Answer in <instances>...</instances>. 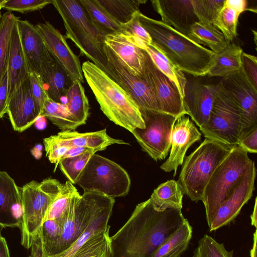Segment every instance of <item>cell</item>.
Masks as SVG:
<instances>
[{
  "instance_id": "6da1fadb",
  "label": "cell",
  "mask_w": 257,
  "mask_h": 257,
  "mask_svg": "<svg viewBox=\"0 0 257 257\" xmlns=\"http://www.w3.org/2000/svg\"><path fill=\"white\" fill-rule=\"evenodd\" d=\"M182 209H159L151 199L138 204L126 223L110 237V257H150L185 219Z\"/></svg>"
},
{
  "instance_id": "7a4b0ae2",
  "label": "cell",
  "mask_w": 257,
  "mask_h": 257,
  "mask_svg": "<svg viewBox=\"0 0 257 257\" xmlns=\"http://www.w3.org/2000/svg\"><path fill=\"white\" fill-rule=\"evenodd\" d=\"M139 21L150 34L153 46L183 72L205 76L214 53L161 21L140 12Z\"/></svg>"
},
{
  "instance_id": "3957f363",
  "label": "cell",
  "mask_w": 257,
  "mask_h": 257,
  "mask_svg": "<svg viewBox=\"0 0 257 257\" xmlns=\"http://www.w3.org/2000/svg\"><path fill=\"white\" fill-rule=\"evenodd\" d=\"M82 69L100 109L110 120L131 133L145 128L139 106L123 88L91 61L83 62Z\"/></svg>"
},
{
  "instance_id": "277c9868",
  "label": "cell",
  "mask_w": 257,
  "mask_h": 257,
  "mask_svg": "<svg viewBox=\"0 0 257 257\" xmlns=\"http://www.w3.org/2000/svg\"><path fill=\"white\" fill-rule=\"evenodd\" d=\"M70 39L84 55L106 73L107 61L103 50L105 36L90 19L80 0H51Z\"/></svg>"
},
{
  "instance_id": "5b68a950",
  "label": "cell",
  "mask_w": 257,
  "mask_h": 257,
  "mask_svg": "<svg viewBox=\"0 0 257 257\" xmlns=\"http://www.w3.org/2000/svg\"><path fill=\"white\" fill-rule=\"evenodd\" d=\"M234 146L205 138L192 153L185 157L177 181L184 194L193 201H201L211 175Z\"/></svg>"
},
{
  "instance_id": "8992f818",
  "label": "cell",
  "mask_w": 257,
  "mask_h": 257,
  "mask_svg": "<svg viewBox=\"0 0 257 257\" xmlns=\"http://www.w3.org/2000/svg\"><path fill=\"white\" fill-rule=\"evenodd\" d=\"M254 127L250 124L234 98L220 83V88L208 119L199 127L205 138L235 146Z\"/></svg>"
},
{
  "instance_id": "52a82bcc",
  "label": "cell",
  "mask_w": 257,
  "mask_h": 257,
  "mask_svg": "<svg viewBox=\"0 0 257 257\" xmlns=\"http://www.w3.org/2000/svg\"><path fill=\"white\" fill-rule=\"evenodd\" d=\"M253 163L248 153L236 145L215 169L205 187L201 199L209 227L219 206Z\"/></svg>"
},
{
  "instance_id": "ba28073f",
  "label": "cell",
  "mask_w": 257,
  "mask_h": 257,
  "mask_svg": "<svg viewBox=\"0 0 257 257\" xmlns=\"http://www.w3.org/2000/svg\"><path fill=\"white\" fill-rule=\"evenodd\" d=\"M114 198L95 192L77 191L71 199L62 224V232L50 256L56 255L69 248L86 231L95 218Z\"/></svg>"
},
{
  "instance_id": "9c48e42d",
  "label": "cell",
  "mask_w": 257,
  "mask_h": 257,
  "mask_svg": "<svg viewBox=\"0 0 257 257\" xmlns=\"http://www.w3.org/2000/svg\"><path fill=\"white\" fill-rule=\"evenodd\" d=\"M63 184L56 179L50 178L40 183L32 181L21 188V244L26 248L31 247L34 236L40 230L48 210L60 192Z\"/></svg>"
},
{
  "instance_id": "30bf717a",
  "label": "cell",
  "mask_w": 257,
  "mask_h": 257,
  "mask_svg": "<svg viewBox=\"0 0 257 257\" xmlns=\"http://www.w3.org/2000/svg\"><path fill=\"white\" fill-rule=\"evenodd\" d=\"M131 184L125 170L96 154L90 157L76 182L84 192H98L113 198L127 195Z\"/></svg>"
},
{
  "instance_id": "8fae6325",
  "label": "cell",
  "mask_w": 257,
  "mask_h": 257,
  "mask_svg": "<svg viewBox=\"0 0 257 257\" xmlns=\"http://www.w3.org/2000/svg\"><path fill=\"white\" fill-rule=\"evenodd\" d=\"M140 111L145 127L135 128L131 133L142 150L153 160L166 159L170 150L172 130L177 117L160 111Z\"/></svg>"
},
{
  "instance_id": "7c38bea8",
  "label": "cell",
  "mask_w": 257,
  "mask_h": 257,
  "mask_svg": "<svg viewBox=\"0 0 257 257\" xmlns=\"http://www.w3.org/2000/svg\"><path fill=\"white\" fill-rule=\"evenodd\" d=\"M103 50L107 61L106 74L131 95L140 110L160 111L153 92L143 76L132 74L105 43Z\"/></svg>"
},
{
  "instance_id": "4fadbf2b",
  "label": "cell",
  "mask_w": 257,
  "mask_h": 257,
  "mask_svg": "<svg viewBox=\"0 0 257 257\" xmlns=\"http://www.w3.org/2000/svg\"><path fill=\"white\" fill-rule=\"evenodd\" d=\"M144 51L143 76L150 86L160 111L177 117L187 114L182 95L175 83L155 65Z\"/></svg>"
},
{
  "instance_id": "5bb4252c",
  "label": "cell",
  "mask_w": 257,
  "mask_h": 257,
  "mask_svg": "<svg viewBox=\"0 0 257 257\" xmlns=\"http://www.w3.org/2000/svg\"><path fill=\"white\" fill-rule=\"evenodd\" d=\"M255 177L256 169L253 162L217 209L209 227V231L229 224L238 216L252 195Z\"/></svg>"
},
{
  "instance_id": "9a60e30c",
  "label": "cell",
  "mask_w": 257,
  "mask_h": 257,
  "mask_svg": "<svg viewBox=\"0 0 257 257\" xmlns=\"http://www.w3.org/2000/svg\"><path fill=\"white\" fill-rule=\"evenodd\" d=\"M49 53L67 73L72 81L84 82L82 66L65 37L49 22L35 25Z\"/></svg>"
},
{
  "instance_id": "2e32d148",
  "label": "cell",
  "mask_w": 257,
  "mask_h": 257,
  "mask_svg": "<svg viewBox=\"0 0 257 257\" xmlns=\"http://www.w3.org/2000/svg\"><path fill=\"white\" fill-rule=\"evenodd\" d=\"M220 83L205 84L187 79L183 103L187 115L200 127L207 121Z\"/></svg>"
},
{
  "instance_id": "e0dca14e",
  "label": "cell",
  "mask_w": 257,
  "mask_h": 257,
  "mask_svg": "<svg viewBox=\"0 0 257 257\" xmlns=\"http://www.w3.org/2000/svg\"><path fill=\"white\" fill-rule=\"evenodd\" d=\"M201 138V133L187 114L178 117L172 130L169 158L160 168L165 172L173 171L175 176L178 167L183 165L188 149Z\"/></svg>"
},
{
  "instance_id": "ac0fdd59",
  "label": "cell",
  "mask_w": 257,
  "mask_h": 257,
  "mask_svg": "<svg viewBox=\"0 0 257 257\" xmlns=\"http://www.w3.org/2000/svg\"><path fill=\"white\" fill-rule=\"evenodd\" d=\"M21 45L30 71L41 75L55 59L47 49L35 25L17 18Z\"/></svg>"
},
{
  "instance_id": "d6986e66",
  "label": "cell",
  "mask_w": 257,
  "mask_h": 257,
  "mask_svg": "<svg viewBox=\"0 0 257 257\" xmlns=\"http://www.w3.org/2000/svg\"><path fill=\"white\" fill-rule=\"evenodd\" d=\"M7 113L14 130L22 132L40 116L31 93L29 77L14 92L9 100Z\"/></svg>"
},
{
  "instance_id": "ffe728a7",
  "label": "cell",
  "mask_w": 257,
  "mask_h": 257,
  "mask_svg": "<svg viewBox=\"0 0 257 257\" xmlns=\"http://www.w3.org/2000/svg\"><path fill=\"white\" fill-rule=\"evenodd\" d=\"M106 128L94 132L80 133L76 131L60 132L43 139L45 149L57 146L84 147L105 150L107 147L113 144L130 145L123 140L109 136Z\"/></svg>"
},
{
  "instance_id": "44dd1931",
  "label": "cell",
  "mask_w": 257,
  "mask_h": 257,
  "mask_svg": "<svg viewBox=\"0 0 257 257\" xmlns=\"http://www.w3.org/2000/svg\"><path fill=\"white\" fill-rule=\"evenodd\" d=\"M219 82L234 98L250 124L257 126V90L241 69L222 78Z\"/></svg>"
},
{
  "instance_id": "7402d4cb",
  "label": "cell",
  "mask_w": 257,
  "mask_h": 257,
  "mask_svg": "<svg viewBox=\"0 0 257 257\" xmlns=\"http://www.w3.org/2000/svg\"><path fill=\"white\" fill-rule=\"evenodd\" d=\"M151 3L163 23L188 37L191 26L198 21L191 0H154Z\"/></svg>"
},
{
  "instance_id": "603a6c76",
  "label": "cell",
  "mask_w": 257,
  "mask_h": 257,
  "mask_svg": "<svg viewBox=\"0 0 257 257\" xmlns=\"http://www.w3.org/2000/svg\"><path fill=\"white\" fill-rule=\"evenodd\" d=\"M22 216L21 188L6 172L0 171V224L20 228Z\"/></svg>"
},
{
  "instance_id": "cb8c5ba5",
  "label": "cell",
  "mask_w": 257,
  "mask_h": 257,
  "mask_svg": "<svg viewBox=\"0 0 257 257\" xmlns=\"http://www.w3.org/2000/svg\"><path fill=\"white\" fill-rule=\"evenodd\" d=\"M104 43L134 75L142 76L145 60L144 50L125 33L107 35Z\"/></svg>"
},
{
  "instance_id": "d4e9b609",
  "label": "cell",
  "mask_w": 257,
  "mask_h": 257,
  "mask_svg": "<svg viewBox=\"0 0 257 257\" xmlns=\"http://www.w3.org/2000/svg\"><path fill=\"white\" fill-rule=\"evenodd\" d=\"M16 18L12 31L8 64L9 100L29 77L30 71L21 45Z\"/></svg>"
},
{
  "instance_id": "484cf974",
  "label": "cell",
  "mask_w": 257,
  "mask_h": 257,
  "mask_svg": "<svg viewBox=\"0 0 257 257\" xmlns=\"http://www.w3.org/2000/svg\"><path fill=\"white\" fill-rule=\"evenodd\" d=\"M40 76L49 98L55 102L64 103L63 99L66 98L73 83L64 68L55 59L43 70Z\"/></svg>"
},
{
  "instance_id": "4316f807",
  "label": "cell",
  "mask_w": 257,
  "mask_h": 257,
  "mask_svg": "<svg viewBox=\"0 0 257 257\" xmlns=\"http://www.w3.org/2000/svg\"><path fill=\"white\" fill-rule=\"evenodd\" d=\"M242 48L234 44L229 43L221 51L214 53L211 64L207 70L209 77L222 78L241 69Z\"/></svg>"
},
{
  "instance_id": "83f0119b",
  "label": "cell",
  "mask_w": 257,
  "mask_h": 257,
  "mask_svg": "<svg viewBox=\"0 0 257 257\" xmlns=\"http://www.w3.org/2000/svg\"><path fill=\"white\" fill-rule=\"evenodd\" d=\"M114 204H110L105 208L90 224L83 234L71 246L59 254L53 256L44 255L34 243L30 249V254L28 257H71L78 248L92 235L97 232L110 227L108 225L111 216Z\"/></svg>"
},
{
  "instance_id": "f1b7e54d",
  "label": "cell",
  "mask_w": 257,
  "mask_h": 257,
  "mask_svg": "<svg viewBox=\"0 0 257 257\" xmlns=\"http://www.w3.org/2000/svg\"><path fill=\"white\" fill-rule=\"evenodd\" d=\"M192 236V227L185 218L150 257H180L187 249Z\"/></svg>"
},
{
  "instance_id": "f546056e",
  "label": "cell",
  "mask_w": 257,
  "mask_h": 257,
  "mask_svg": "<svg viewBox=\"0 0 257 257\" xmlns=\"http://www.w3.org/2000/svg\"><path fill=\"white\" fill-rule=\"evenodd\" d=\"M188 38L198 44L207 46L214 53L221 51L229 44L222 33L212 24L199 21L191 26Z\"/></svg>"
},
{
  "instance_id": "4dcf8cb0",
  "label": "cell",
  "mask_w": 257,
  "mask_h": 257,
  "mask_svg": "<svg viewBox=\"0 0 257 257\" xmlns=\"http://www.w3.org/2000/svg\"><path fill=\"white\" fill-rule=\"evenodd\" d=\"M90 19L105 36L124 33L122 25L114 19L97 0H80Z\"/></svg>"
},
{
  "instance_id": "1f68e13d",
  "label": "cell",
  "mask_w": 257,
  "mask_h": 257,
  "mask_svg": "<svg viewBox=\"0 0 257 257\" xmlns=\"http://www.w3.org/2000/svg\"><path fill=\"white\" fill-rule=\"evenodd\" d=\"M184 195L177 181L171 180L159 185L154 190L150 199L155 207L159 209H182Z\"/></svg>"
},
{
  "instance_id": "d6a6232c",
  "label": "cell",
  "mask_w": 257,
  "mask_h": 257,
  "mask_svg": "<svg viewBox=\"0 0 257 257\" xmlns=\"http://www.w3.org/2000/svg\"><path fill=\"white\" fill-rule=\"evenodd\" d=\"M40 116L48 118L61 132L73 131L81 125L66 103L55 102L50 98L45 102Z\"/></svg>"
},
{
  "instance_id": "836d02e7",
  "label": "cell",
  "mask_w": 257,
  "mask_h": 257,
  "mask_svg": "<svg viewBox=\"0 0 257 257\" xmlns=\"http://www.w3.org/2000/svg\"><path fill=\"white\" fill-rule=\"evenodd\" d=\"M66 99L65 103L71 114L81 125L84 124L89 115V104L81 82H73Z\"/></svg>"
},
{
  "instance_id": "e575fe53",
  "label": "cell",
  "mask_w": 257,
  "mask_h": 257,
  "mask_svg": "<svg viewBox=\"0 0 257 257\" xmlns=\"http://www.w3.org/2000/svg\"><path fill=\"white\" fill-rule=\"evenodd\" d=\"M109 228L92 235L71 257H110Z\"/></svg>"
},
{
  "instance_id": "d590c367",
  "label": "cell",
  "mask_w": 257,
  "mask_h": 257,
  "mask_svg": "<svg viewBox=\"0 0 257 257\" xmlns=\"http://www.w3.org/2000/svg\"><path fill=\"white\" fill-rule=\"evenodd\" d=\"M144 50L149 54L157 67L175 83L183 98L184 87L187 81L184 73L151 44L147 45Z\"/></svg>"
},
{
  "instance_id": "8d00e7d4",
  "label": "cell",
  "mask_w": 257,
  "mask_h": 257,
  "mask_svg": "<svg viewBox=\"0 0 257 257\" xmlns=\"http://www.w3.org/2000/svg\"><path fill=\"white\" fill-rule=\"evenodd\" d=\"M100 5L118 23L124 25L129 22L139 11V7L147 2L140 0H97Z\"/></svg>"
},
{
  "instance_id": "74e56055",
  "label": "cell",
  "mask_w": 257,
  "mask_h": 257,
  "mask_svg": "<svg viewBox=\"0 0 257 257\" xmlns=\"http://www.w3.org/2000/svg\"><path fill=\"white\" fill-rule=\"evenodd\" d=\"M77 191L73 184L68 180L66 181L63 184L60 192L50 205L45 221L48 219L55 220L62 225L68 211L71 199Z\"/></svg>"
},
{
  "instance_id": "f35d334b",
  "label": "cell",
  "mask_w": 257,
  "mask_h": 257,
  "mask_svg": "<svg viewBox=\"0 0 257 257\" xmlns=\"http://www.w3.org/2000/svg\"><path fill=\"white\" fill-rule=\"evenodd\" d=\"M240 14L225 0L223 7L212 25L223 35L228 44L237 36L238 20Z\"/></svg>"
},
{
  "instance_id": "ab89813d",
  "label": "cell",
  "mask_w": 257,
  "mask_h": 257,
  "mask_svg": "<svg viewBox=\"0 0 257 257\" xmlns=\"http://www.w3.org/2000/svg\"><path fill=\"white\" fill-rule=\"evenodd\" d=\"M16 18L8 11L0 19V82L8 69L10 39Z\"/></svg>"
},
{
  "instance_id": "60d3db41",
  "label": "cell",
  "mask_w": 257,
  "mask_h": 257,
  "mask_svg": "<svg viewBox=\"0 0 257 257\" xmlns=\"http://www.w3.org/2000/svg\"><path fill=\"white\" fill-rule=\"evenodd\" d=\"M98 150H92L79 156L61 159L58 165L68 181L73 185L76 184L78 178L90 157Z\"/></svg>"
},
{
  "instance_id": "b9f144b4",
  "label": "cell",
  "mask_w": 257,
  "mask_h": 257,
  "mask_svg": "<svg viewBox=\"0 0 257 257\" xmlns=\"http://www.w3.org/2000/svg\"><path fill=\"white\" fill-rule=\"evenodd\" d=\"M233 252L234 250H226L223 243H219L211 236L205 234L199 240L193 257H233Z\"/></svg>"
},
{
  "instance_id": "7bdbcfd3",
  "label": "cell",
  "mask_w": 257,
  "mask_h": 257,
  "mask_svg": "<svg viewBox=\"0 0 257 257\" xmlns=\"http://www.w3.org/2000/svg\"><path fill=\"white\" fill-rule=\"evenodd\" d=\"M194 12L198 21L211 24L223 7L225 0H191Z\"/></svg>"
},
{
  "instance_id": "ee69618b",
  "label": "cell",
  "mask_w": 257,
  "mask_h": 257,
  "mask_svg": "<svg viewBox=\"0 0 257 257\" xmlns=\"http://www.w3.org/2000/svg\"><path fill=\"white\" fill-rule=\"evenodd\" d=\"M140 12H137L132 19L127 23L122 25V27L124 33L131 36L138 46L144 50L147 45L152 44V41L150 34L139 21Z\"/></svg>"
},
{
  "instance_id": "f6af8a7d",
  "label": "cell",
  "mask_w": 257,
  "mask_h": 257,
  "mask_svg": "<svg viewBox=\"0 0 257 257\" xmlns=\"http://www.w3.org/2000/svg\"><path fill=\"white\" fill-rule=\"evenodd\" d=\"M51 4V0H2L1 9L22 14L38 11Z\"/></svg>"
},
{
  "instance_id": "bcb514c9",
  "label": "cell",
  "mask_w": 257,
  "mask_h": 257,
  "mask_svg": "<svg viewBox=\"0 0 257 257\" xmlns=\"http://www.w3.org/2000/svg\"><path fill=\"white\" fill-rule=\"evenodd\" d=\"M29 78L31 93L41 113L44 104L49 97L43 80L39 74L31 72L29 73Z\"/></svg>"
},
{
  "instance_id": "7dc6e473",
  "label": "cell",
  "mask_w": 257,
  "mask_h": 257,
  "mask_svg": "<svg viewBox=\"0 0 257 257\" xmlns=\"http://www.w3.org/2000/svg\"><path fill=\"white\" fill-rule=\"evenodd\" d=\"M241 69L248 81L257 90V58L250 54L242 52Z\"/></svg>"
},
{
  "instance_id": "c3c4849f",
  "label": "cell",
  "mask_w": 257,
  "mask_h": 257,
  "mask_svg": "<svg viewBox=\"0 0 257 257\" xmlns=\"http://www.w3.org/2000/svg\"><path fill=\"white\" fill-rule=\"evenodd\" d=\"M237 145L247 153H256L257 152V126L243 137Z\"/></svg>"
},
{
  "instance_id": "681fc988",
  "label": "cell",
  "mask_w": 257,
  "mask_h": 257,
  "mask_svg": "<svg viewBox=\"0 0 257 257\" xmlns=\"http://www.w3.org/2000/svg\"><path fill=\"white\" fill-rule=\"evenodd\" d=\"M8 102V75L7 71L0 82V118L7 113Z\"/></svg>"
},
{
  "instance_id": "f907efd6",
  "label": "cell",
  "mask_w": 257,
  "mask_h": 257,
  "mask_svg": "<svg viewBox=\"0 0 257 257\" xmlns=\"http://www.w3.org/2000/svg\"><path fill=\"white\" fill-rule=\"evenodd\" d=\"M92 150H98L99 151H101L99 149H94L84 147H70L61 159L77 156Z\"/></svg>"
},
{
  "instance_id": "816d5d0a",
  "label": "cell",
  "mask_w": 257,
  "mask_h": 257,
  "mask_svg": "<svg viewBox=\"0 0 257 257\" xmlns=\"http://www.w3.org/2000/svg\"><path fill=\"white\" fill-rule=\"evenodd\" d=\"M227 1L240 14L246 10L247 6L246 0H227Z\"/></svg>"
},
{
  "instance_id": "f5cc1de1",
  "label": "cell",
  "mask_w": 257,
  "mask_h": 257,
  "mask_svg": "<svg viewBox=\"0 0 257 257\" xmlns=\"http://www.w3.org/2000/svg\"><path fill=\"white\" fill-rule=\"evenodd\" d=\"M0 257H10L8 246L4 237L0 239Z\"/></svg>"
},
{
  "instance_id": "db71d44e",
  "label": "cell",
  "mask_w": 257,
  "mask_h": 257,
  "mask_svg": "<svg viewBox=\"0 0 257 257\" xmlns=\"http://www.w3.org/2000/svg\"><path fill=\"white\" fill-rule=\"evenodd\" d=\"M256 204H257V198L256 197L255 198V202H254V207L253 209L252 213L251 215H250V219H251V224L252 226H253L255 227V228L256 229V226H257V219H256V212H257V209H256Z\"/></svg>"
},
{
  "instance_id": "11a10c76",
  "label": "cell",
  "mask_w": 257,
  "mask_h": 257,
  "mask_svg": "<svg viewBox=\"0 0 257 257\" xmlns=\"http://www.w3.org/2000/svg\"><path fill=\"white\" fill-rule=\"evenodd\" d=\"M253 245L251 249L250 250V257H256V239H257V232L255 230L253 234Z\"/></svg>"
},
{
  "instance_id": "9f6ffc18",
  "label": "cell",
  "mask_w": 257,
  "mask_h": 257,
  "mask_svg": "<svg viewBox=\"0 0 257 257\" xmlns=\"http://www.w3.org/2000/svg\"><path fill=\"white\" fill-rule=\"evenodd\" d=\"M4 227L0 224V239L3 237L2 235V231Z\"/></svg>"
},
{
  "instance_id": "6f0895ef",
  "label": "cell",
  "mask_w": 257,
  "mask_h": 257,
  "mask_svg": "<svg viewBox=\"0 0 257 257\" xmlns=\"http://www.w3.org/2000/svg\"><path fill=\"white\" fill-rule=\"evenodd\" d=\"M2 15L1 14V9L0 8V19H1V17H2Z\"/></svg>"
}]
</instances>
